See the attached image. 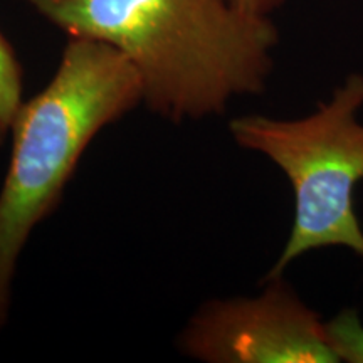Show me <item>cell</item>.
Wrapping results in <instances>:
<instances>
[{
	"label": "cell",
	"mask_w": 363,
	"mask_h": 363,
	"mask_svg": "<svg viewBox=\"0 0 363 363\" xmlns=\"http://www.w3.org/2000/svg\"><path fill=\"white\" fill-rule=\"evenodd\" d=\"M69 38L101 40L138 72L143 103L180 123L264 93L279 33L230 0H24Z\"/></svg>",
	"instance_id": "cell-1"
},
{
	"label": "cell",
	"mask_w": 363,
	"mask_h": 363,
	"mask_svg": "<svg viewBox=\"0 0 363 363\" xmlns=\"http://www.w3.org/2000/svg\"><path fill=\"white\" fill-rule=\"evenodd\" d=\"M140 103L142 83L133 65L113 45L86 38H69L49 84L22 103L0 189V330L30 233L59 206L94 136Z\"/></svg>",
	"instance_id": "cell-2"
},
{
	"label": "cell",
	"mask_w": 363,
	"mask_h": 363,
	"mask_svg": "<svg viewBox=\"0 0 363 363\" xmlns=\"http://www.w3.org/2000/svg\"><path fill=\"white\" fill-rule=\"evenodd\" d=\"M362 106L363 74L352 72L308 116L230 120L234 142L269 158L294 194L291 233L264 279L279 278L298 257L318 249L345 247L363 259V229L353 201L363 180V123L357 120Z\"/></svg>",
	"instance_id": "cell-3"
},
{
	"label": "cell",
	"mask_w": 363,
	"mask_h": 363,
	"mask_svg": "<svg viewBox=\"0 0 363 363\" xmlns=\"http://www.w3.org/2000/svg\"><path fill=\"white\" fill-rule=\"evenodd\" d=\"M256 298L212 299L199 308L177 345L207 363H338L342 338L283 276L264 279Z\"/></svg>",
	"instance_id": "cell-4"
},
{
	"label": "cell",
	"mask_w": 363,
	"mask_h": 363,
	"mask_svg": "<svg viewBox=\"0 0 363 363\" xmlns=\"http://www.w3.org/2000/svg\"><path fill=\"white\" fill-rule=\"evenodd\" d=\"M24 71L16 51L0 33V145L12 131L13 120L22 106Z\"/></svg>",
	"instance_id": "cell-5"
},
{
	"label": "cell",
	"mask_w": 363,
	"mask_h": 363,
	"mask_svg": "<svg viewBox=\"0 0 363 363\" xmlns=\"http://www.w3.org/2000/svg\"><path fill=\"white\" fill-rule=\"evenodd\" d=\"M242 12L256 13V16H269L271 11L281 6L283 0H230Z\"/></svg>",
	"instance_id": "cell-6"
}]
</instances>
